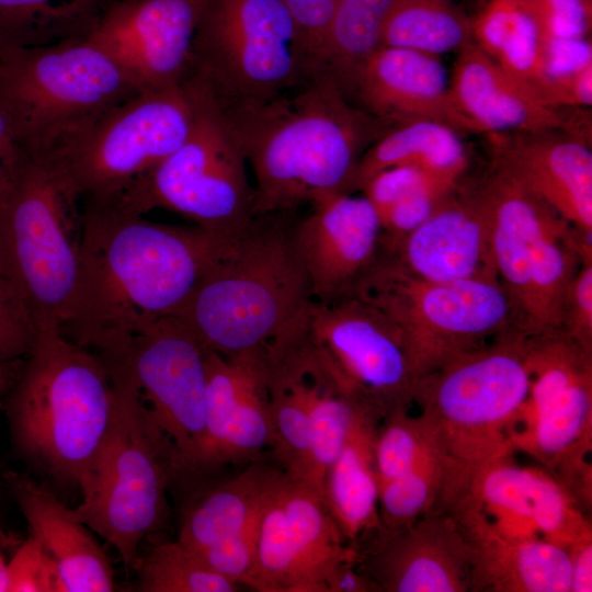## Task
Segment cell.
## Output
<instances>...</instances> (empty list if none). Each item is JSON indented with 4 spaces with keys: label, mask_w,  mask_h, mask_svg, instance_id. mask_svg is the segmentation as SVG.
<instances>
[{
    "label": "cell",
    "mask_w": 592,
    "mask_h": 592,
    "mask_svg": "<svg viewBox=\"0 0 592 592\" xmlns=\"http://www.w3.org/2000/svg\"><path fill=\"white\" fill-rule=\"evenodd\" d=\"M81 203L79 275L60 332L95 353L174 316L231 237L150 221L117 197Z\"/></svg>",
    "instance_id": "cell-1"
},
{
    "label": "cell",
    "mask_w": 592,
    "mask_h": 592,
    "mask_svg": "<svg viewBox=\"0 0 592 592\" xmlns=\"http://www.w3.org/2000/svg\"><path fill=\"white\" fill-rule=\"evenodd\" d=\"M220 109L253 169L254 216L295 214L304 203L353 193L361 157L391 127L323 69L271 100Z\"/></svg>",
    "instance_id": "cell-2"
},
{
    "label": "cell",
    "mask_w": 592,
    "mask_h": 592,
    "mask_svg": "<svg viewBox=\"0 0 592 592\" xmlns=\"http://www.w3.org/2000/svg\"><path fill=\"white\" fill-rule=\"evenodd\" d=\"M294 221V214L254 216L174 315L206 351L231 356L259 348L312 299Z\"/></svg>",
    "instance_id": "cell-3"
},
{
    "label": "cell",
    "mask_w": 592,
    "mask_h": 592,
    "mask_svg": "<svg viewBox=\"0 0 592 592\" xmlns=\"http://www.w3.org/2000/svg\"><path fill=\"white\" fill-rule=\"evenodd\" d=\"M531 385L527 334L515 331L460 353L418 378L413 401L444 464L441 498L466 490L511 440Z\"/></svg>",
    "instance_id": "cell-4"
},
{
    "label": "cell",
    "mask_w": 592,
    "mask_h": 592,
    "mask_svg": "<svg viewBox=\"0 0 592 592\" xmlns=\"http://www.w3.org/2000/svg\"><path fill=\"white\" fill-rule=\"evenodd\" d=\"M113 410L114 386L100 356L58 328L41 329L9 402L11 430L23 454L81 491Z\"/></svg>",
    "instance_id": "cell-5"
},
{
    "label": "cell",
    "mask_w": 592,
    "mask_h": 592,
    "mask_svg": "<svg viewBox=\"0 0 592 592\" xmlns=\"http://www.w3.org/2000/svg\"><path fill=\"white\" fill-rule=\"evenodd\" d=\"M107 369L114 386L113 417L72 512L111 544L129 569L138 563L140 543L168 520L167 490L175 480V451L127 374Z\"/></svg>",
    "instance_id": "cell-6"
},
{
    "label": "cell",
    "mask_w": 592,
    "mask_h": 592,
    "mask_svg": "<svg viewBox=\"0 0 592 592\" xmlns=\"http://www.w3.org/2000/svg\"><path fill=\"white\" fill-rule=\"evenodd\" d=\"M140 92L87 37L0 56V111L32 157H49Z\"/></svg>",
    "instance_id": "cell-7"
},
{
    "label": "cell",
    "mask_w": 592,
    "mask_h": 592,
    "mask_svg": "<svg viewBox=\"0 0 592 592\" xmlns=\"http://www.w3.org/2000/svg\"><path fill=\"white\" fill-rule=\"evenodd\" d=\"M79 203L45 157L29 156L0 191V263L38 331L60 330L69 317L80 265Z\"/></svg>",
    "instance_id": "cell-8"
},
{
    "label": "cell",
    "mask_w": 592,
    "mask_h": 592,
    "mask_svg": "<svg viewBox=\"0 0 592 592\" xmlns=\"http://www.w3.org/2000/svg\"><path fill=\"white\" fill-rule=\"evenodd\" d=\"M351 296L396 325L417 380L460 353L511 332H525L498 278L423 281L405 272L382 246Z\"/></svg>",
    "instance_id": "cell-9"
},
{
    "label": "cell",
    "mask_w": 592,
    "mask_h": 592,
    "mask_svg": "<svg viewBox=\"0 0 592 592\" xmlns=\"http://www.w3.org/2000/svg\"><path fill=\"white\" fill-rule=\"evenodd\" d=\"M318 69L282 0H204L187 77L220 106L271 100Z\"/></svg>",
    "instance_id": "cell-10"
},
{
    "label": "cell",
    "mask_w": 592,
    "mask_h": 592,
    "mask_svg": "<svg viewBox=\"0 0 592 592\" xmlns=\"http://www.w3.org/2000/svg\"><path fill=\"white\" fill-rule=\"evenodd\" d=\"M184 81L194 104L189 136L118 198L141 215L166 209L207 231L232 236L254 218L247 160L212 94L192 77Z\"/></svg>",
    "instance_id": "cell-11"
},
{
    "label": "cell",
    "mask_w": 592,
    "mask_h": 592,
    "mask_svg": "<svg viewBox=\"0 0 592 592\" xmlns=\"http://www.w3.org/2000/svg\"><path fill=\"white\" fill-rule=\"evenodd\" d=\"M193 118V99L184 81L140 91L46 158L81 202L118 197L183 144Z\"/></svg>",
    "instance_id": "cell-12"
},
{
    "label": "cell",
    "mask_w": 592,
    "mask_h": 592,
    "mask_svg": "<svg viewBox=\"0 0 592 592\" xmlns=\"http://www.w3.org/2000/svg\"><path fill=\"white\" fill-rule=\"evenodd\" d=\"M206 350L177 317L161 318L99 353L121 368L175 451V479L192 477L205 432Z\"/></svg>",
    "instance_id": "cell-13"
},
{
    "label": "cell",
    "mask_w": 592,
    "mask_h": 592,
    "mask_svg": "<svg viewBox=\"0 0 592 592\" xmlns=\"http://www.w3.org/2000/svg\"><path fill=\"white\" fill-rule=\"evenodd\" d=\"M300 315L312 345L358 406L383 420L414 403L417 377L402 335L382 311L346 296L311 299Z\"/></svg>",
    "instance_id": "cell-14"
},
{
    "label": "cell",
    "mask_w": 592,
    "mask_h": 592,
    "mask_svg": "<svg viewBox=\"0 0 592 592\" xmlns=\"http://www.w3.org/2000/svg\"><path fill=\"white\" fill-rule=\"evenodd\" d=\"M360 557L322 497L280 469L263 506L255 561L242 584L259 592H327L332 570Z\"/></svg>",
    "instance_id": "cell-15"
},
{
    "label": "cell",
    "mask_w": 592,
    "mask_h": 592,
    "mask_svg": "<svg viewBox=\"0 0 592 592\" xmlns=\"http://www.w3.org/2000/svg\"><path fill=\"white\" fill-rule=\"evenodd\" d=\"M204 0H113L86 36L140 91L181 84L189 76Z\"/></svg>",
    "instance_id": "cell-16"
},
{
    "label": "cell",
    "mask_w": 592,
    "mask_h": 592,
    "mask_svg": "<svg viewBox=\"0 0 592 592\" xmlns=\"http://www.w3.org/2000/svg\"><path fill=\"white\" fill-rule=\"evenodd\" d=\"M203 444L192 477L255 462L272 447L263 345L231 356L207 351Z\"/></svg>",
    "instance_id": "cell-17"
},
{
    "label": "cell",
    "mask_w": 592,
    "mask_h": 592,
    "mask_svg": "<svg viewBox=\"0 0 592 592\" xmlns=\"http://www.w3.org/2000/svg\"><path fill=\"white\" fill-rule=\"evenodd\" d=\"M310 213L294 221V240L307 270L312 299L351 296L375 260L382 227L373 204L352 193L317 200Z\"/></svg>",
    "instance_id": "cell-18"
},
{
    "label": "cell",
    "mask_w": 592,
    "mask_h": 592,
    "mask_svg": "<svg viewBox=\"0 0 592 592\" xmlns=\"http://www.w3.org/2000/svg\"><path fill=\"white\" fill-rule=\"evenodd\" d=\"M475 186L488 216L498 280L515 304L524 325L534 273L571 225L492 161L490 170Z\"/></svg>",
    "instance_id": "cell-19"
},
{
    "label": "cell",
    "mask_w": 592,
    "mask_h": 592,
    "mask_svg": "<svg viewBox=\"0 0 592 592\" xmlns=\"http://www.w3.org/2000/svg\"><path fill=\"white\" fill-rule=\"evenodd\" d=\"M356 568L380 592L471 591L469 545L456 521L439 508L406 530L374 539Z\"/></svg>",
    "instance_id": "cell-20"
},
{
    "label": "cell",
    "mask_w": 592,
    "mask_h": 592,
    "mask_svg": "<svg viewBox=\"0 0 592 592\" xmlns=\"http://www.w3.org/2000/svg\"><path fill=\"white\" fill-rule=\"evenodd\" d=\"M382 248L408 274L448 283L496 277L488 216L476 186L460 183L420 226Z\"/></svg>",
    "instance_id": "cell-21"
},
{
    "label": "cell",
    "mask_w": 592,
    "mask_h": 592,
    "mask_svg": "<svg viewBox=\"0 0 592 592\" xmlns=\"http://www.w3.org/2000/svg\"><path fill=\"white\" fill-rule=\"evenodd\" d=\"M488 136L492 162L592 236L591 145L560 128Z\"/></svg>",
    "instance_id": "cell-22"
},
{
    "label": "cell",
    "mask_w": 592,
    "mask_h": 592,
    "mask_svg": "<svg viewBox=\"0 0 592 592\" xmlns=\"http://www.w3.org/2000/svg\"><path fill=\"white\" fill-rule=\"evenodd\" d=\"M349 99L376 118L396 125L434 121L465 136L475 133L457 110L439 56L378 47L361 68Z\"/></svg>",
    "instance_id": "cell-23"
},
{
    "label": "cell",
    "mask_w": 592,
    "mask_h": 592,
    "mask_svg": "<svg viewBox=\"0 0 592 592\" xmlns=\"http://www.w3.org/2000/svg\"><path fill=\"white\" fill-rule=\"evenodd\" d=\"M436 508L456 521L470 549L471 591L569 592V554L542 537H503L464 494Z\"/></svg>",
    "instance_id": "cell-24"
},
{
    "label": "cell",
    "mask_w": 592,
    "mask_h": 592,
    "mask_svg": "<svg viewBox=\"0 0 592 592\" xmlns=\"http://www.w3.org/2000/svg\"><path fill=\"white\" fill-rule=\"evenodd\" d=\"M449 89L475 133L561 128L563 113L543 104L526 82L503 70L474 42L457 53Z\"/></svg>",
    "instance_id": "cell-25"
},
{
    "label": "cell",
    "mask_w": 592,
    "mask_h": 592,
    "mask_svg": "<svg viewBox=\"0 0 592 592\" xmlns=\"http://www.w3.org/2000/svg\"><path fill=\"white\" fill-rule=\"evenodd\" d=\"M12 494L33 534L54 561L65 592H112L114 571L88 526L52 492L10 474Z\"/></svg>",
    "instance_id": "cell-26"
},
{
    "label": "cell",
    "mask_w": 592,
    "mask_h": 592,
    "mask_svg": "<svg viewBox=\"0 0 592 592\" xmlns=\"http://www.w3.org/2000/svg\"><path fill=\"white\" fill-rule=\"evenodd\" d=\"M380 421L356 407L344 445L325 480L323 503L346 544L357 550L361 539L369 536L373 542L383 534L374 458Z\"/></svg>",
    "instance_id": "cell-27"
},
{
    "label": "cell",
    "mask_w": 592,
    "mask_h": 592,
    "mask_svg": "<svg viewBox=\"0 0 592 592\" xmlns=\"http://www.w3.org/2000/svg\"><path fill=\"white\" fill-rule=\"evenodd\" d=\"M278 473L280 467L254 463L197 496L182 514L177 540L200 554L243 532L261 516Z\"/></svg>",
    "instance_id": "cell-28"
},
{
    "label": "cell",
    "mask_w": 592,
    "mask_h": 592,
    "mask_svg": "<svg viewBox=\"0 0 592 592\" xmlns=\"http://www.w3.org/2000/svg\"><path fill=\"white\" fill-rule=\"evenodd\" d=\"M295 322L310 426L307 467L300 482L322 497L327 473L344 445L358 405L312 345L300 315Z\"/></svg>",
    "instance_id": "cell-29"
},
{
    "label": "cell",
    "mask_w": 592,
    "mask_h": 592,
    "mask_svg": "<svg viewBox=\"0 0 592 592\" xmlns=\"http://www.w3.org/2000/svg\"><path fill=\"white\" fill-rule=\"evenodd\" d=\"M462 137L434 121L392 125L361 157L353 192L362 191L375 174L396 166H413L448 182H460L469 163Z\"/></svg>",
    "instance_id": "cell-30"
},
{
    "label": "cell",
    "mask_w": 592,
    "mask_h": 592,
    "mask_svg": "<svg viewBox=\"0 0 592 592\" xmlns=\"http://www.w3.org/2000/svg\"><path fill=\"white\" fill-rule=\"evenodd\" d=\"M113 0H0V56L86 37Z\"/></svg>",
    "instance_id": "cell-31"
},
{
    "label": "cell",
    "mask_w": 592,
    "mask_h": 592,
    "mask_svg": "<svg viewBox=\"0 0 592 592\" xmlns=\"http://www.w3.org/2000/svg\"><path fill=\"white\" fill-rule=\"evenodd\" d=\"M473 42L513 77L532 84L540 76L542 34L526 0H491L471 20Z\"/></svg>",
    "instance_id": "cell-32"
},
{
    "label": "cell",
    "mask_w": 592,
    "mask_h": 592,
    "mask_svg": "<svg viewBox=\"0 0 592 592\" xmlns=\"http://www.w3.org/2000/svg\"><path fill=\"white\" fill-rule=\"evenodd\" d=\"M397 0H337L320 68L349 98L367 58L380 46L385 21Z\"/></svg>",
    "instance_id": "cell-33"
},
{
    "label": "cell",
    "mask_w": 592,
    "mask_h": 592,
    "mask_svg": "<svg viewBox=\"0 0 592 592\" xmlns=\"http://www.w3.org/2000/svg\"><path fill=\"white\" fill-rule=\"evenodd\" d=\"M471 42V20L453 0H397L380 35V46L435 56L458 53Z\"/></svg>",
    "instance_id": "cell-34"
},
{
    "label": "cell",
    "mask_w": 592,
    "mask_h": 592,
    "mask_svg": "<svg viewBox=\"0 0 592 592\" xmlns=\"http://www.w3.org/2000/svg\"><path fill=\"white\" fill-rule=\"evenodd\" d=\"M459 494L466 496L503 537H540L533 522L525 468L515 463L512 453L485 465Z\"/></svg>",
    "instance_id": "cell-35"
},
{
    "label": "cell",
    "mask_w": 592,
    "mask_h": 592,
    "mask_svg": "<svg viewBox=\"0 0 592 592\" xmlns=\"http://www.w3.org/2000/svg\"><path fill=\"white\" fill-rule=\"evenodd\" d=\"M443 483L444 464L431 445L408 471L378 486L383 534L406 530L433 509Z\"/></svg>",
    "instance_id": "cell-36"
},
{
    "label": "cell",
    "mask_w": 592,
    "mask_h": 592,
    "mask_svg": "<svg viewBox=\"0 0 592 592\" xmlns=\"http://www.w3.org/2000/svg\"><path fill=\"white\" fill-rule=\"evenodd\" d=\"M238 588L178 540L156 544L138 560L140 592H234Z\"/></svg>",
    "instance_id": "cell-37"
},
{
    "label": "cell",
    "mask_w": 592,
    "mask_h": 592,
    "mask_svg": "<svg viewBox=\"0 0 592 592\" xmlns=\"http://www.w3.org/2000/svg\"><path fill=\"white\" fill-rule=\"evenodd\" d=\"M524 468L533 522L538 535L566 550L592 537L590 520L565 486L547 470Z\"/></svg>",
    "instance_id": "cell-38"
},
{
    "label": "cell",
    "mask_w": 592,
    "mask_h": 592,
    "mask_svg": "<svg viewBox=\"0 0 592 592\" xmlns=\"http://www.w3.org/2000/svg\"><path fill=\"white\" fill-rule=\"evenodd\" d=\"M431 446L419 419L408 410L385 417L378 424L374 458L378 486L408 471Z\"/></svg>",
    "instance_id": "cell-39"
},
{
    "label": "cell",
    "mask_w": 592,
    "mask_h": 592,
    "mask_svg": "<svg viewBox=\"0 0 592 592\" xmlns=\"http://www.w3.org/2000/svg\"><path fill=\"white\" fill-rule=\"evenodd\" d=\"M37 333L31 310L0 263V365L25 358Z\"/></svg>",
    "instance_id": "cell-40"
},
{
    "label": "cell",
    "mask_w": 592,
    "mask_h": 592,
    "mask_svg": "<svg viewBox=\"0 0 592 592\" xmlns=\"http://www.w3.org/2000/svg\"><path fill=\"white\" fill-rule=\"evenodd\" d=\"M8 592H65L54 561L31 533L8 561Z\"/></svg>",
    "instance_id": "cell-41"
},
{
    "label": "cell",
    "mask_w": 592,
    "mask_h": 592,
    "mask_svg": "<svg viewBox=\"0 0 592 592\" xmlns=\"http://www.w3.org/2000/svg\"><path fill=\"white\" fill-rule=\"evenodd\" d=\"M535 14L542 38L588 37L592 0H526Z\"/></svg>",
    "instance_id": "cell-42"
},
{
    "label": "cell",
    "mask_w": 592,
    "mask_h": 592,
    "mask_svg": "<svg viewBox=\"0 0 592 592\" xmlns=\"http://www.w3.org/2000/svg\"><path fill=\"white\" fill-rule=\"evenodd\" d=\"M558 329L592 351V258L582 260L566 291Z\"/></svg>",
    "instance_id": "cell-43"
},
{
    "label": "cell",
    "mask_w": 592,
    "mask_h": 592,
    "mask_svg": "<svg viewBox=\"0 0 592 592\" xmlns=\"http://www.w3.org/2000/svg\"><path fill=\"white\" fill-rule=\"evenodd\" d=\"M261 516L238 535L195 555L216 573L242 584L255 561Z\"/></svg>",
    "instance_id": "cell-44"
},
{
    "label": "cell",
    "mask_w": 592,
    "mask_h": 592,
    "mask_svg": "<svg viewBox=\"0 0 592 592\" xmlns=\"http://www.w3.org/2000/svg\"><path fill=\"white\" fill-rule=\"evenodd\" d=\"M432 181L453 183L413 166H396L375 174L362 192L373 204L379 217L410 192Z\"/></svg>",
    "instance_id": "cell-45"
},
{
    "label": "cell",
    "mask_w": 592,
    "mask_h": 592,
    "mask_svg": "<svg viewBox=\"0 0 592 592\" xmlns=\"http://www.w3.org/2000/svg\"><path fill=\"white\" fill-rule=\"evenodd\" d=\"M305 47L320 68V59L337 0H282Z\"/></svg>",
    "instance_id": "cell-46"
},
{
    "label": "cell",
    "mask_w": 592,
    "mask_h": 592,
    "mask_svg": "<svg viewBox=\"0 0 592 592\" xmlns=\"http://www.w3.org/2000/svg\"><path fill=\"white\" fill-rule=\"evenodd\" d=\"M538 100L553 109H588L592 104V66L531 84Z\"/></svg>",
    "instance_id": "cell-47"
},
{
    "label": "cell",
    "mask_w": 592,
    "mask_h": 592,
    "mask_svg": "<svg viewBox=\"0 0 592 592\" xmlns=\"http://www.w3.org/2000/svg\"><path fill=\"white\" fill-rule=\"evenodd\" d=\"M588 66H592L590 36L542 38L540 76L537 81L573 73Z\"/></svg>",
    "instance_id": "cell-48"
},
{
    "label": "cell",
    "mask_w": 592,
    "mask_h": 592,
    "mask_svg": "<svg viewBox=\"0 0 592 592\" xmlns=\"http://www.w3.org/2000/svg\"><path fill=\"white\" fill-rule=\"evenodd\" d=\"M29 156L0 111V191L10 182Z\"/></svg>",
    "instance_id": "cell-49"
},
{
    "label": "cell",
    "mask_w": 592,
    "mask_h": 592,
    "mask_svg": "<svg viewBox=\"0 0 592 592\" xmlns=\"http://www.w3.org/2000/svg\"><path fill=\"white\" fill-rule=\"evenodd\" d=\"M357 562L339 563L326 581L327 592H380L377 584L356 568Z\"/></svg>",
    "instance_id": "cell-50"
},
{
    "label": "cell",
    "mask_w": 592,
    "mask_h": 592,
    "mask_svg": "<svg viewBox=\"0 0 592 592\" xmlns=\"http://www.w3.org/2000/svg\"><path fill=\"white\" fill-rule=\"evenodd\" d=\"M571 574L569 592L592 591V537L568 548Z\"/></svg>",
    "instance_id": "cell-51"
},
{
    "label": "cell",
    "mask_w": 592,
    "mask_h": 592,
    "mask_svg": "<svg viewBox=\"0 0 592 592\" xmlns=\"http://www.w3.org/2000/svg\"><path fill=\"white\" fill-rule=\"evenodd\" d=\"M9 590V577H8V561L0 550V592H8Z\"/></svg>",
    "instance_id": "cell-52"
},
{
    "label": "cell",
    "mask_w": 592,
    "mask_h": 592,
    "mask_svg": "<svg viewBox=\"0 0 592 592\" xmlns=\"http://www.w3.org/2000/svg\"><path fill=\"white\" fill-rule=\"evenodd\" d=\"M8 366L9 365H0V395L3 390L4 385L7 384Z\"/></svg>",
    "instance_id": "cell-53"
},
{
    "label": "cell",
    "mask_w": 592,
    "mask_h": 592,
    "mask_svg": "<svg viewBox=\"0 0 592 592\" xmlns=\"http://www.w3.org/2000/svg\"><path fill=\"white\" fill-rule=\"evenodd\" d=\"M477 1L481 2L485 5L486 3H488L491 0H477Z\"/></svg>",
    "instance_id": "cell-54"
}]
</instances>
